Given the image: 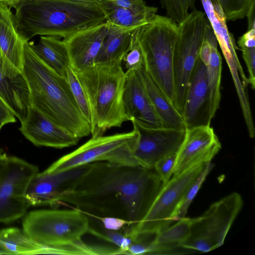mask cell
I'll return each instance as SVG.
<instances>
[{
    "instance_id": "cell-1",
    "label": "cell",
    "mask_w": 255,
    "mask_h": 255,
    "mask_svg": "<svg viewBox=\"0 0 255 255\" xmlns=\"http://www.w3.org/2000/svg\"><path fill=\"white\" fill-rule=\"evenodd\" d=\"M162 187L153 169L96 162L61 202L89 216L129 221L128 229L144 217Z\"/></svg>"
},
{
    "instance_id": "cell-29",
    "label": "cell",
    "mask_w": 255,
    "mask_h": 255,
    "mask_svg": "<svg viewBox=\"0 0 255 255\" xmlns=\"http://www.w3.org/2000/svg\"><path fill=\"white\" fill-rule=\"evenodd\" d=\"M226 21L248 18V28H255V0H216Z\"/></svg>"
},
{
    "instance_id": "cell-32",
    "label": "cell",
    "mask_w": 255,
    "mask_h": 255,
    "mask_svg": "<svg viewBox=\"0 0 255 255\" xmlns=\"http://www.w3.org/2000/svg\"><path fill=\"white\" fill-rule=\"evenodd\" d=\"M196 0H160L161 7L167 16L176 23L181 22L191 11L195 8Z\"/></svg>"
},
{
    "instance_id": "cell-5",
    "label": "cell",
    "mask_w": 255,
    "mask_h": 255,
    "mask_svg": "<svg viewBox=\"0 0 255 255\" xmlns=\"http://www.w3.org/2000/svg\"><path fill=\"white\" fill-rule=\"evenodd\" d=\"M89 227L88 216L75 208L31 211L22 221L27 235L43 245L61 249L64 255H98L97 246L82 239Z\"/></svg>"
},
{
    "instance_id": "cell-30",
    "label": "cell",
    "mask_w": 255,
    "mask_h": 255,
    "mask_svg": "<svg viewBox=\"0 0 255 255\" xmlns=\"http://www.w3.org/2000/svg\"><path fill=\"white\" fill-rule=\"evenodd\" d=\"M88 217V233L114 244L119 249L120 255H127V251L132 242V240L129 237L124 234L121 231L106 229L98 219L91 216Z\"/></svg>"
},
{
    "instance_id": "cell-12",
    "label": "cell",
    "mask_w": 255,
    "mask_h": 255,
    "mask_svg": "<svg viewBox=\"0 0 255 255\" xmlns=\"http://www.w3.org/2000/svg\"><path fill=\"white\" fill-rule=\"evenodd\" d=\"M86 164L65 171L47 173L38 172L29 181L25 198L31 206L57 207L62 198L70 192L89 169Z\"/></svg>"
},
{
    "instance_id": "cell-20",
    "label": "cell",
    "mask_w": 255,
    "mask_h": 255,
    "mask_svg": "<svg viewBox=\"0 0 255 255\" xmlns=\"http://www.w3.org/2000/svg\"><path fill=\"white\" fill-rule=\"evenodd\" d=\"M25 42L18 33L11 8L0 1V48L11 79L22 75Z\"/></svg>"
},
{
    "instance_id": "cell-19",
    "label": "cell",
    "mask_w": 255,
    "mask_h": 255,
    "mask_svg": "<svg viewBox=\"0 0 255 255\" xmlns=\"http://www.w3.org/2000/svg\"><path fill=\"white\" fill-rule=\"evenodd\" d=\"M108 27L107 21L63 38L70 58V66L78 71L95 64Z\"/></svg>"
},
{
    "instance_id": "cell-25",
    "label": "cell",
    "mask_w": 255,
    "mask_h": 255,
    "mask_svg": "<svg viewBox=\"0 0 255 255\" xmlns=\"http://www.w3.org/2000/svg\"><path fill=\"white\" fill-rule=\"evenodd\" d=\"M38 57L59 75L66 78L70 58L66 43L58 37L41 36L36 43L30 42Z\"/></svg>"
},
{
    "instance_id": "cell-37",
    "label": "cell",
    "mask_w": 255,
    "mask_h": 255,
    "mask_svg": "<svg viewBox=\"0 0 255 255\" xmlns=\"http://www.w3.org/2000/svg\"><path fill=\"white\" fill-rule=\"evenodd\" d=\"M92 217L98 219L102 226L108 230L120 231L124 228H128L132 226L131 222L120 218L109 216Z\"/></svg>"
},
{
    "instance_id": "cell-21",
    "label": "cell",
    "mask_w": 255,
    "mask_h": 255,
    "mask_svg": "<svg viewBox=\"0 0 255 255\" xmlns=\"http://www.w3.org/2000/svg\"><path fill=\"white\" fill-rule=\"evenodd\" d=\"M0 99L8 109L22 122L31 106L28 85L23 75L9 78L5 61L0 48Z\"/></svg>"
},
{
    "instance_id": "cell-2",
    "label": "cell",
    "mask_w": 255,
    "mask_h": 255,
    "mask_svg": "<svg viewBox=\"0 0 255 255\" xmlns=\"http://www.w3.org/2000/svg\"><path fill=\"white\" fill-rule=\"evenodd\" d=\"M22 74L32 106L79 139L91 134V125L76 104L67 78L44 63L29 41L24 43Z\"/></svg>"
},
{
    "instance_id": "cell-26",
    "label": "cell",
    "mask_w": 255,
    "mask_h": 255,
    "mask_svg": "<svg viewBox=\"0 0 255 255\" xmlns=\"http://www.w3.org/2000/svg\"><path fill=\"white\" fill-rule=\"evenodd\" d=\"M108 23L106 36L95 64L123 62L131 46L134 29L125 30Z\"/></svg>"
},
{
    "instance_id": "cell-3",
    "label": "cell",
    "mask_w": 255,
    "mask_h": 255,
    "mask_svg": "<svg viewBox=\"0 0 255 255\" xmlns=\"http://www.w3.org/2000/svg\"><path fill=\"white\" fill-rule=\"evenodd\" d=\"M14 9L17 30L25 42L36 35L64 38L106 21L97 3L19 0Z\"/></svg>"
},
{
    "instance_id": "cell-27",
    "label": "cell",
    "mask_w": 255,
    "mask_h": 255,
    "mask_svg": "<svg viewBox=\"0 0 255 255\" xmlns=\"http://www.w3.org/2000/svg\"><path fill=\"white\" fill-rule=\"evenodd\" d=\"M191 223L192 218L185 217L156 233L151 254H171L172 252L183 248L182 245L190 236Z\"/></svg>"
},
{
    "instance_id": "cell-16",
    "label": "cell",
    "mask_w": 255,
    "mask_h": 255,
    "mask_svg": "<svg viewBox=\"0 0 255 255\" xmlns=\"http://www.w3.org/2000/svg\"><path fill=\"white\" fill-rule=\"evenodd\" d=\"M201 1L229 68L237 95L242 96L246 92L249 82L237 54L239 48L228 29L226 19L217 0Z\"/></svg>"
},
{
    "instance_id": "cell-7",
    "label": "cell",
    "mask_w": 255,
    "mask_h": 255,
    "mask_svg": "<svg viewBox=\"0 0 255 255\" xmlns=\"http://www.w3.org/2000/svg\"><path fill=\"white\" fill-rule=\"evenodd\" d=\"M138 138V132L134 127L130 132L91 138L59 158L44 171L56 173L96 162L139 166L133 156Z\"/></svg>"
},
{
    "instance_id": "cell-40",
    "label": "cell",
    "mask_w": 255,
    "mask_h": 255,
    "mask_svg": "<svg viewBox=\"0 0 255 255\" xmlns=\"http://www.w3.org/2000/svg\"><path fill=\"white\" fill-rule=\"evenodd\" d=\"M117 6L130 9L138 8L146 5L143 0H106Z\"/></svg>"
},
{
    "instance_id": "cell-23",
    "label": "cell",
    "mask_w": 255,
    "mask_h": 255,
    "mask_svg": "<svg viewBox=\"0 0 255 255\" xmlns=\"http://www.w3.org/2000/svg\"><path fill=\"white\" fill-rule=\"evenodd\" d=\"M0 249L8 255H64L61 249L43 245L16 228L0 230Z\"/></svg>"
},
{
    "instance_id": "cell-9",
    "label": "cell",
    "mask_w": 255,
    "mask_h": 255,
    "mask_svg": "<svg viewBox=\"0 0 255 255\" xmlns=\"http://www.w3.org/2000/svg\"><path fill=\"white\" fill-rule=\"evenodd\" d=\"M243 205L237 192L212 204L202 215L192 218L190 236L182 247L204 253L222 246Z\"/></svg>"
},
{
    "instance_id": "cell-11",
    "label": "cell",
    "mask_w": 255,
    "mask_h": 255,
    "mask_svg": "<svg viewBox=\"0 0 255 255\" xmlns=\"http://www.w3.org/2000/svg\"><path fill=\"white\" fill-rule=\"evenodd\" d=\"M38 168L19 157L9 156L8 168L0 181V223L24 216L30 206L25 198L27 185Z\"/></svg>"
},
{
    "instance_id": "cell-10",
    "label": "cell",
    "mask_w": 255,
    "mask_h": 255,
    "mask_svg": "<svg viewBox=\"0 0 255 255\" xmlns=\"http://www.w3.org/2000/svg\"><path fill=\"white\" fill-rule=\"evenodd\" d=\"M206 163L195 166L172 176L162 187L141 221L125 234L131 239L139 235H154L174 222L173 216L184 194L197 178Z\"/></svg>"
},
{
    "instance_id": "cell-42",
    "label": "cell",
    "mask_w": 255,
    "mask_h": 255,
    "mask_svg": "<svg viewBox=\"0 0 255 255\" xmlns=\"http://www.w3.org/2000/svg\"><path fill=\"white\" fill-rule=\"evenodd\" d=\"M19 0H0V1L3 2L6 4L10 8H14L16 3Z\"/></svg>"
},
{
    "instance_id": "cell-36",
    "label": "cell",
    "mask_w": 255,
    "mask_h": 255,
    "mask_svg": "<svg viewBox=\"0 0 255 255\" xmlns=\"http://www.w3.org/2000/svg\"><path fill=\"white\" fill-rule=\"evenodd\" d=\"M242 52L243 58L246 64L249 73L248 78L249 84L251 88H255V47L242 48L240 49Z\"/></svg>"
},
{
    "instance_id": "cell-8",
    "label": "cell",
    "mask_w": 255,
    "mask_h": 255,
    "mask_svg": "<svg viewBox=\"0 0 255 255\" xmlns=\"http://www.w3.org/2000/svg\"><path fill=\"white\" fill-rule=\"evenodd\" d=\"M205 16L204 12L195 9L178 24L173 61L174 106L181 115L190 77L209 24Z\"/></svg>"
},
{
    "instance_id": "cell-35",
    "label": "cell",
    "mask_w": 255,
    "mask_h": 255,
    "mask_svg": "<svg viewBox=\"0 0 255 255\" xmlns=\"http://www.w3.org/2000/svg\"><path fill=\"white\" fill-rule=\"evenodd\" d=\"M176 153L171 154L158 160L154 164L153 170L162 182V186L171 179L173 174Z\"/></svg>"
},
{
    "instance_id": "cell-6",
    "label": "cell",
    "mask_w": 255,
    "mask_h": 255,
    "mask_svg": "<svg viewBox=\"0 0 255 255\" xmlns=\"http://www.w3.org/2000/svg\"><path fill=\"white\" fill-rule=\"evenodd\" d=\"M178 33V24L167 16L156 14L137 29L145 69L159 89L173 105V61Z\"/></svg>"
},
{
    "instance_id": "cell-14",
    "label": "cell",
    "mask_w": 255,
    "mask_h": 255,
    "mask_svg": "<svg viewBox=\"0 0 255 255\" xmlns=\"http://www.w3.org/2000/svg\"><path fill=\"white\" fill-rule=\"evenodd\" d=\"M221 147L210 125L186 128L184 138L176 153L172 176L198 165L211 162Z\"/></svg>"
},
{
    "instance_id": "cell-18",
    "label": "cell",
    "mask_w": 255,
    "mask_h": 255,
    "mask_svg": "<svg viewBox=\"0 0 255 255\" xmlns=\"http://www.w3.org/2000/svg\"><path fill=\"white\" fill-rule=\"evenodd\" d=\"M123 104L128 121L150 128L165 127L154 110L138 70L126 72Z\"/></svg>"
},
{
    "instance_id": "cell-41",
    "label": "cell",
    "mask_w": 255,
    "mask_h": 255,
    "mask_svg": "<svg viewBox=\"0 0 255 255\" xmlns=\"http://www.w3.org/2000/svg\"><path fill=\"white\" fill-rule=\"evenodd\" d=\"M9 156L0 148V181L6 172Z\"/></svg>"
},
{
    "instance_id": "cell-15",
    "label": "cell",
    "mask_w": 255,
    "mask_h": 255,
    "mask_svg": "<svg viewBox=\"0 0 255 255\" xmlns=\"http://www.w3.org/2000/svg\"><path fill=\"white\" fill-rule=\"evenodd\" d=\"M182 116L186 128L210 126L213 118L207 67L199 57L190 77Z\"/></svg>"
},
{
    "instance_id": "cell-22",
    "label": "cell",
    "mask_w": 255,
    "mask_h": 255,
    "mask_svg": "<svg viewBox=\"0 0 255 255\" xmlns=\"http://www.w3.org/2000/svg\"><path fill=\"white\" fill-rule=\"evenodd\" d=\"M106 18L112 25L125 30H134L150 21L157 14L158 8L147 5L135 9L117 6L106 0L99 3Z\"/></svg>"
},
{
    "instance_id": "cell-33",
    "label": "cell",
    "mask_w": 255,
    "mask_h": 255,
    "mask_svg": "<svg viewBox=\"0 0 255 255\" xmlns=\"http://www.w3.org/2000/svg\"><path fill=\"white\" fill-rule=\"evenodd\" d=\"M66 78L76 104L84 117L90 124L91 112L87 98L75 72L70 66L67 69Z\"/></svg>"
},
{
    "instance_id": "cell-38",
    "label": "cell",
    "mask_w": 255,
    "mask_h": 255,
    "mask_svg": "<svg viewBox=\"0 0 255 255\" xmlns=\"http://www.w3.org/2000/svg\"><path fill=\"white\" fill-rule=\"evenodd\" d=\"M237 44L240 49L255 47V28L248 29L245 33L239 37Z\"/></svg>"
},
{
    "instance_id": "cell-17",
    "label": "cell",
    "mask_w": 255,
    "mask_h": 255,
    "mask_svg": "<svg viewBox=\"0 0 255 255\" xmlns=\"http://www.w3.org/2000/svg\"><path fill=\"white\" fill-rule=\"evenodd\" d=\"M19 128L23 135L36 146L63 148L76 145L80 139L54 123L35 107H29Z\"/></svg>"
},
{
    "instance_id": "cell-13",
    "label": "cell",
    "mask_w": 255,
    "mask_h": 255,
    "mask_svg": "<svg viewBox=\"0 0 255 255\" xmlns=\"http://www.w3.org/2000/svg\"><path fill=\"white\" fill-rule=\"evenodd\" d=\"M138 134L133 156L139 166L153 169L161 158L176 153L185 137L186 128H150L131 121Z\"/></svg>"
},
{
    "instance_id": "cell-39",
    "label": "cell",
    "mask_w": 255,
    "mask_h": 255,
    "mask_svg": "<svg viewBox=\"0 0 255 255\" xmlns=\"http://www.w3.org/2000/svg\"><path fill=\"white\" fill-rule=\"evenodd\" d=\"M15 116L0 99V130L5 125L16 122Z\"/></svg>"
},
{
    "instance_id": "cell-4",
    "label": "cell",
    "mask_w": 255,
    "mask_h": 255,
    "mask_svg": "<svg viewBox=\"0 0 255 255\" xmlns=\"http://www.w3.org/2000/svg\"><path fill=\"white\" fill-rule=\"evenodd\" d=\"M122 62L95 64L74 71L87 98L92 138L128 121L124 107L126 72Z\"/></svg>"
},
{
    "instance_id": "cell-43",
    "label": "cell",
    "mask_w": 255,
    "mask_h": 255,
    "mask_svg": "<svg viewBox=\"0 0 255 255\" xmlns=\"http://www.w3.org/2000/svg\"><path fill=\"white\" fill-rule=\"evenodd\" d=\"M73 2L82 3H99L102 0H63Z\"/></svg>"
},
{
    "instance_id": "cell-24",
    "label": "cell",
    "mask_w": 255,
    "mask_h": 255,
    "mask_svg": "<svg viewBox=\"0 0 255 255\" xmlns=\"http://www.w3.org/2000/svg\"><path fill=\"white\" fill-rule=\"evenodd\" d=\"M138 71L154 110L164 126L173 128H186L182 115L153 82L144 66Z\"/></svg>"
},
{
    "instance_id": "cell-34",
    "label": "cell",
    "mask_w": 255,
    "mask_h": 255,
    "mask_svg": "<svg viewBox=\"0 0 255 255\" xmlns=\"http://www.w3.org/2000/svg\"><path fill=\"white\" fill-rule=\"evenodd\" d=\"M138 28L133 31L131 48L123 59V62H124L127 71L137 70L144 66L143 51L137 37V29Z\"/></svg>"
},
{
    "instance_id": "cell-31",
    "label": "cell",
    "mask_w": 255,
    "mask_h": 255,
    "mask_svg": "<svg viewBox=\"0 0 255 255\" xmlns=\"http://www.w3.org/2000/svg\"><path fill=\"white\" fill-rule=\"evenodd\" d=\"M213 167V165L211 162L207 163L197 178L187 189L174 213L173 216L174 221L186 217L190 204Z\"/></svg>"
},
{
    "instance_id": "cell-28",
    "label": "cell",
    "mask_w": 255,
    "mask_h": 255,
    "mask_svg": "<svg viewBox=\"0 0 255 255\" xmlns=\"http://www.w3.org/2000/svg\"><path fill=\"white\" fill-rule=\"evenodd\" d=\"M212 51L206 66L210 90L212 115L214 118L218 109L221 100V80L222 57L218 50V41L215 33L211 39Z\"/></svg>"
}]
</instances>
